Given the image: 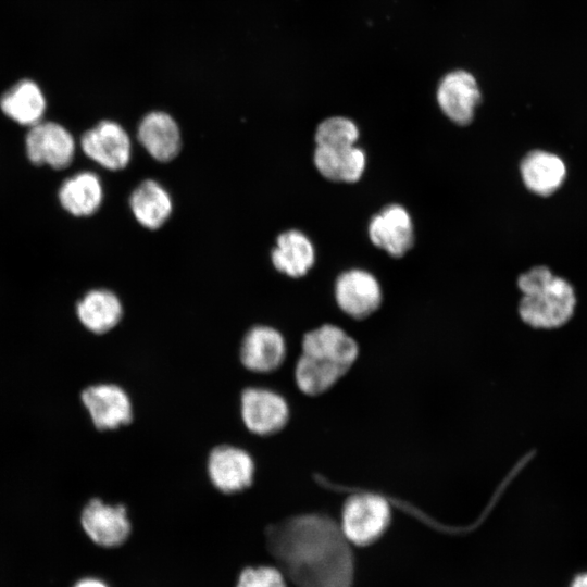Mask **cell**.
Masks as SVG:
<instances>
[{
  "label": "cell",
  "mask_w": 587,
  "mask_h": 587,
  "mask_svg": "<svg viewBox=\"0 0 587 587\" xmlns=\"http://www.w3.org/2000/svg\"><path fill=\"white\" fill-rule=\"evenodd\" d=\"M265 538L268 551L298 587H352L350 542L327 515L290 516L270 525Z\"/></svg>",
  "instance_id": "6da1fadb"
},
{
  "label": "cell",
  "mask_w": 587,
  "mask_h": 587,
  "mask_svg": "<svg viewBox=\"0 0 587 587\" xmlns=\"http://www.w3.org/2000/svg\"><path fill=\"white\" fill-rule=\"evenodd\" d=\"M517 286L523 294L519 314L529 326L557 328L572 317L576 304L574 289L548 267L535 266L523 273Z\"/></svg>",
  "instance_id": "7a4b0ae2"
},
{
  "label": "cell",
  "mask_w": 587,
  "mask_h": 587,
  "mask_svg": "<svg viewBox=\"0 0 587 587\" xmlns=\"http://www.w3.org/2000/svg\"><path fill=\"white\" fill-rule=\"evenodd\" d=\"M359 128L353 121L333 116L316 127L313 162L319 173L338 183L358 182L366 165L365 152L355 143Z\"/></svg>",
  "instance_id": "3957f363"
},
{
  "label": "cell",
  "mask_w": 587,
  "mask_h": 587,
  "mask_svg": "<svg viewBox=\"0 0 587 587\" xmlns=\"http://www.w3.org/2000/svg\"><path fill=\"white\" fill-rule=\"evenodd\" d=\"M390 517V507L384 497L360 492L346 500L339 526L350 544L369 546L383 536Z\"/></svg>",
  "instance_id": "277c9868"
},
{
  "label": "cell",
  "mask_w": 587,
  "mask_h": 587,
  "mask_svg": "<svg viewBox=\"0 0 587 587\" xmlns=\"http://www.w3.org/2000/svg\"><path fill=\"white\" fill-rule=\"evenodd\" d=\"M25 152L32 164L61 171L72 164L76 153V141L65 126L43 120L28 128L25 136Z\"/></svg>",
  "instance_id": "5b68a950"
},
{
  "label": "cell",
  "mask_w": 587,
  "mask_h": 587,
  "mask_svg": "<svg viewBox=\"0 0 587 587\" xmlns=\"http://www.w3.org/2000/svg\"><path fill=\"white\" fill-rule=\"evenodd\" d=\"M84 154L109 171H121L132 158V141L117 122L103 120L87 129L79 139Z\"/></svg>",
  "instance_id": "8992f818"
},
{
  "label": "cell",
  "mask_w": 587,
  "mask_h": 587,
  "mask_svg": "<svg viewBox=\"0 0 587 587\" xmlns=\"http://www.w3.org/2000/svg\"><path fill=\"white\" fill-rule=\"evenodd\" d=\"M240 415L250 433L270 436L286 426L289 405L280 394L270 388L249 387L240 396Z\"/></svg>",
  "instance_id": "52a82bcc"
},
{
  "label": "cell",
  "mask_w": 587,
  "mask_h": 587,
  "mask_svg": "<svg viewBox=\"0 0 587 587\" xmlns=\"http://www.w3.org/2000/svg\"><path fill=\"white\" fill-rule=\"evenodd\" d=\"M207 471L217 490L236 494L252 485L255 466L248 451L232 445H220L209 453Z\"/></svg>",
  "instance_id": "ba28073f"
},
{
  "label": "cell",
  "mask_w": 587,
  "mask_h": 587,
  "mask_svg": "<svg viewBox=\"0 0 587 587\" xmlns=\"http://www.w3.org/2000/svg\"><path fill=\"white\" fill-rule=\"evenodd\" d=\"M335 299L344 313L362 320L380 307L383 294L374 275L364 270L352 268L337 277Z\"/></svg>",
  "instance_id": "9c48e42d"
},
{
  "label": "cell",
  "mask_w": 587,
  "mask_h": 587,
  "mask_svg": "<svg viewBox=\"0 0 587 587\" xmlns=\"http://www.w3.org/2000/svg\"><path fill=\"white\" fill-rule=\"evenodd\" d=\"M82 526L98 546L114 548L123 545L132 533V524L123 504L90 500L82 512Z\"/></svg>",
  "instance_id": "30bf717a"
},
{
  "label": "cell",
  "mask_w": 587,
  "mask_h": 587,
  "mask_svg": "<svg viewBox=\"0 0 587 587\" xmlns=\"http://www.w3.org/2000/svg\"><path fill=\"white\" fill-rule=\"evenodd\" d=\"M369 237L374 246L400 258L413 245L414 230L409 212L400 204H388L369 223Z\"/></svg>",
  "instance_id": "8fae6325"
},
{
  "label": "cell",
  "mask_w": 587,
  "mask_h": 587,
  "mask_svg": "<svg viewBox=\"0 0 587 587\" xmlns=\"http://www.w3.org/2000/svg\"><path fill=\"white\" fill-rule=\"evenodd\" d=\"M284 336L268 325H255L243 336L239 348L241 364L254 373L276 371L286 358Z\"/></svg>",
  "instance_id": "7c38bea8"
},
{
  "label": "cell",
  "mask_w": 587,
  "mask_h": 587,
  "mask_svg": "<svg viewBox=\"0 0 587 587\" xmlns=\"http://www.w3.org/2000/svg\"><path fill=\"white\" fill-rule=\"evenodd\" d=\"M301 348L303 354L347 372L359 354L355 340L333 324H324L308 332L303 336Z\"/></svg>",
  "instance_id": "4fadbf2b"
},
{
  "label": "cell",
  "mask_w": 587,
  "mask_h": 587,
  "mask_svg": "<svg viewBox=\"0 0 587 587\" xmlns=\"http://www.w3.org/2000/svg\"><path fill=\"white\" fill-rule=\"evenodd\" d=\"M82 400L98 429H115L133 420V405L126 391L114 384L90 386Z\"/></svg>",
  "instance_id": "5bb4252c"
},
{
  "label": "cell",
  "mask_w": 587,
  "mask_h": 587,
  "mask_svg": "<svg viewBox=\"0 0 587 587\" xmlns=\"http://www.w3.org/2000/svg\"><path fill=\"white\" fill-rule=\"evenodd\" d=\"M479 98L480 92L475 78L462 70L447 74L437 90V101L441 111L459 125H466L472 121Z\"/></svg>",
  "instance_id": "9a60e30c"
},
{
  "label": "cell",
  "mask_w": 587,
  "mask_h": 587,
  "mask_svg": "<svg viewBox=\"0 0 587 587\" xmlns=\"http://www.w3.org/2000/svg\"><path fill=\"white\" fill-rule=\"evenodd\" d=\"M137 139L159 162L172 161L180 151L182 136L176 121L162 111H152L139 122Z\"/></svg>",
  "instance_id": "2e32d148"
},
{
  "label": "cell",
  "mask_w": 587,
  "mask_h": 587,
  "mask_svg": "<svg viewBox=\"0 0 587 587\" xmlns=\"http://www.w3.org/2000/svg\"><path fill=\"white\" fill-rule=\"evenodd\" d=\"M47 105L42 88L30 78L17 80L0 96L3 115L28 128L43 121Z\"/></svg>",
  "instance_id": "e0dca14e"
},
{
  "label": "cell",
  "mask_w": 587,
  "mask_h": 587,
  "mask_svg": "<svg viewBox=\"0 0 587 587\" xmlns=\"http://www.w3.org/2000/svg\"><path fill=\"white\" fill-rule=\"evenodd\" d=\"M103 198L102 182L91 171H82L65 178L58 190L60 205L75 217L93 215L100 209Z\"/></svg>",
  "instance_id": "ac0fdd59"
},
{
  "label": "cell",
  "mask_w": 587,
  "mask_h": 587,
  "mask_svg": "<svg viewBox=\"0 0 587 587\" xmlns=\"http://www.w3.org/2000/svg\"><path fill=\"white\" fill-rule=\"evenodd\" d=\"M271 260L278 272L292 278L303 277L314 264V246L304 233L288 229L277 236Z\"/></svg>",
  "instance_id": "d6986e66"
},
{
  "label": "cell",
  "mask_w": 587,
  "mask_h": 587,
  "mask_svg": "<svg viewBox=\"0 0 587 587\" xmlns=\"http://www.w3.org/2000/svg\"><path fill=\"white\" fill-rule=\"evenodd\" d=\"M129 207L141 226L158 229L170 218L173 201L168 191L159 182L146 179L132 191Z\"/></svg>",
  "instance_id": "ffe728a7"
},
{
  "label": "cell",
  "mask_w": 587,
  "mask_h": 587,
  "mask_svg": "<svg viewBox=\"0 0 587 587\" xmlns=\"http://www.w3.org/2000/svg\"><path fill=\"white\" fill-rule=\"evenodd\" d=\"M76 313L80 323L90 332L104 334L122 320L120 298L104 288L91 289L77 302Z\"/></svg>",
  "instance_id": "44dd1931"
},
{
  "label": "cell",
  "mask_w": 587,
  "mask_h": 587,
  "mask_svg": "<svg viewBox=\"0 0 587 587\" xmlns=\"http://www.w3.org/2000/svg\"><path fill=\"white\" fill-rule=\"evenodd\" d=\"M520 168L527 189L539 196H549L554 192L566 174L564 162L558 155L542 150L527 153Z\"/></svg>",
  "instance_id": "7402d4cb"
},
{
  "label": "cell",
  "mask_w": 587,
  "mask_h": 587,
  "mask_svg": "<svg viewBox=\"0 0 587 587\" xmlns=\"http://www.w3.org/2000/svg\"><path fill=\"white\" fill-rule=\"evenodd\" d=\"M347 372L301 353L295 369L299 390L308 396H319L330 389Z\"/></svg>",
  "instance_id": "603a6c76"
},
{
  "label": "cell",
  "mask_w": 587,
  "mask_h": 587,
  "mask_svg": "<svg viewBox=\"0 0 587 587\" xmlns=\"http://www.w3.org/2000/svg\"><path fill=\"white\" fill-rule=\"evenodd\" d=\"M236 587H287L284 572L276 566H247L238 575Z\"/></svg>",
  "instance_id": "cb8c5ba5"
},
{
  "label": "cell",
  "mask_w": 587,
  "mask_h": 587,
  "mask_svg": "<svg viewBox=\"0 0 587 587\" xmlns=\"http://www.w3.org/2000/svg\"><path fill=\"white\" fill-rule=\"evenodd\" d=\"M74 587H109L103 580L96 577H86L78 580Z\"/></svg>",
  "instance_id": "d4e9b609"
},
{
  "label": "cell",
  "mask_w": 587,
  "mask_h": 587,
  "mask_svg": "<svg viewBox=\"0 0 587 587\" xmlns=\"http://www.w3.org/2000/svg\"><path fill=\"white\" fill-rule=\"evenodd\" d=\"M571 587H587V573L578 575L572 583Z\"/></svg>",
  "instance_id": "484cf974"
}]
</instances>
